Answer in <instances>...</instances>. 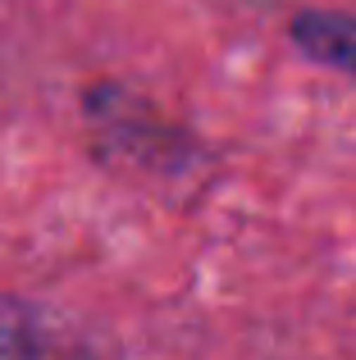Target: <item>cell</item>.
Here are the masks:
<instances>
[{
    "instance_id": "obj_1",
    "label": "cell",
    "mask_w": 356,
    "mask_h": 360,
    "mask_svg": "<svg viewBox=\"0 0 356 360\" xmlns=\"http://www.w3.org/2000/svg\"><path fill=\"white\" fill-rule=\"evenodd\" d=\"M87 119L106 128L101 132V146L124 155L128 165L174 174V169H183V165L196 160L192 141H183L178 132H170V123H160L146 105H137L124 87H91L87 91Z\"/></svg>"
},
{
    "instance_id": "obj_3",
    "label": "cell",
    "mask_w": 356,
    "mask_h": 360,
    "mask_svg": "<svg viewBox=\"0 0 356 360\" xmlns=\"http://www.w3.org/2000/svg\"><path fill=\"white\" fill-rule=\"evenodd\" d=\"M0 360H64L42 310L0 292Z\"/></svg>"
},
{
    "instance_id": "obj_2",
    "label": "cell",
    "mask_w": 356,
    "mask_h": 360,
    "mask_svg": "<svg viewBox=\"0 0 356 360\" xmlns=\"http://www.w3.org/2000/svg\"><path fill=\"white\" fill-rule=\"evenodd\" d=\"M288 41L306 60L356 78V14H343V9H302L288 23Z\"/></svg>"
}]
</instances>
